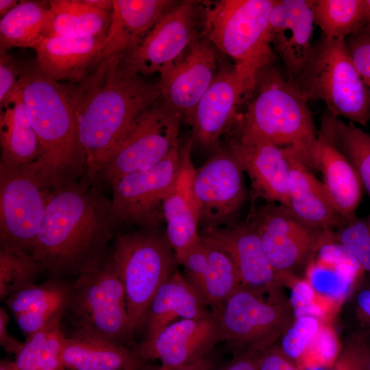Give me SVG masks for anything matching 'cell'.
I'll return each instance as SVG.
<instances>
[{
    "mask_svg": "<svg viewBox=\"0 0 370 370\" xmlns=\"http://www.w3.org/2000/svg\"><path fill=\"white\" fill-rule=\"evenodd\" d=\"M116 227L103 188L72 180L50 190L30 254L55 277L78 276L107 257Z\"/></svg>",
    "mask_w": 370,
    "mask_h": 370,
    "instance_id": "6da1fadb",
    "label": "cell"
},
{
    "mask_svg": "<svg viewBox=\"0 0 370 370\" xmlns=\"http://www.w3.org/2000/svg\"><path fill=\"white\" fill-rule=\"evenodd\" d=\"M123 57H97L83 79L69 86L86 178L91 184L131 123L160 97L158 84L125 68Z\"/></svg>",
    "mask_w": 370,
    "mask_h": 370,
    "instance_id": "7a4b0ae2",
    "label": "cell"
},
{
    "mask_svg": "<svg viewBox=\"0 0 370 370\" xmlns=\"http://www.w3.org/2000/svg\"><path fill=\"white\" fill-rule=\"evenodd\" d=\"M17 83L40 147L38 159L29 166L49 190L86 177L69 86L47 76L36 62L23 65Z\"/></svg>",
    "mask_w": 370,
    "mask_h": 370,
    "instance_id": "3957f363",
    "label": "cell"
},
{
    "mask_svg": "<svg viewBox=\"0 0 370 370\" xmlns=\"http://www.w3.org/2000/svg\"><path fill=\"white\" fill-rule=\"evenodd\" d=\"M254 90L245 112L236 120L275 145L292 149L312 169L317 132L308 101L297 86L271 64L258 73Z\"/></svg>",
    "mask_w": 370,
    "mask_h": 370,
    "instance_id": "277c9868",
    "label": "cell"
},
{
    "mask_svg": "<svg viewBox=\"0 0 370 370\" xmlns=\"http://www.w3.org/2000/svg\"><path fill=\"white\" fill-rule=\"evenodd\" d=\"M275 0H220L202 11V37L234 61L252 92L258 73L272 64L269 16Z\"/></svg>",
    "mask_w": 370,
    "mask_h": 370,
    "instance_id": "5b68a950",
    "label": "cell"
},
{
    "mask_svg": "<svg viewBox=\"0 0 370 370\" xmlns=\"http://www.w3.org/2000/svg\"><path fill=\"white\" fill-rule=\"evenodd\" d=\"M210 312L234 356L277 344L295 319L284 285L260 289L241 285Z\"/></svg>",
    "mask_w": 370,
    "mask_h": 370,
    "instance_id": "8992f818",
    "label": "cell"
},
{
    "mask_svg": "<svg viewBox=\"0 0 370 370\" xmlns=\"http://www.w3.org/2000/svg\"><path fill=\"white\" fill-rule=\"evenodd\" d=\"M295 83L307 101H323L328 112L365 127L370 99L349 55L345 39L321 36Z\"/></svg>",
    "mask_w": 370,
    "mask_h": 370,
    "instance_id": "52a82bcc",
    "label": "cell"
},
{
    "mask_svg": "<svg viewBox=\"0 0 370 370\" xmlns=\"http://www.w3.org/2000/svg\"><path fill=\"white\" fill-rule=\"evenodd\" d=\"M110 257L125 288L131 338L144 325L153 297L175 273L177 262L166 236L150 231L117 234Z\"/></svg>",
    "mask_w": 370,
    "mask_h": 370,
    "instance_id": "ba28073f",
    "label": "cell"
},
{
    "mask_svg": "<svg viewBox=\"0 0 370 370\" xmlns=\"http://www.w3.org/2000/svg\"><path fill=\"white\" fill-rule=\"evenodd\" d=\"M66 308L76 328L118 343L130 338L125 288L109 254L77 276Z\"/></svg>",
    "mask_w": 370,
    "mask_h": 370,
    "instance_id": "9c48e42d",
    "label": "cell"
},
{
    "mask_svg": "<svg viewBox=\"0 0 370 370\" xmlns=\"http://www.w3.org/2000/svg\"><path fill=\"white\" fill-rule=\"evenodd\" d=\"M182 117L156 103L131 123L92 184L105 188L128 174L154 166L180 145Z\"/></svg>",
    "mask_w": 370,
    "mask_h": 370,
    "instance_id": "30bf717a",
    "label": "cell"
},
{
    "mask_svg": "<svg viewBox=\"0 0 370 370\" xmlns=\"http://www.w3.org/2000/svg\"><path fill=\"white\" fill-rule=\"evenodd\" d=\"M246 223L257 232L268 261L284 285L297 271L306 269L320 245L332 234L308 227L274 203L253 209Z\"/></svg>",
    "mask_w": 370,
    "mask_h": 370,
    "instance_id": "8fae6325",
    "label": "cell"
},
{
    "mask_svg": "<svg viewBox=\"0 0 370 370\" xmlns=\"http://www.w3.org/2000/svg\"><path fill=\"white\" fill-rule=\"evenodd\" d=\"M49 193L29 166L0 164L1 247L31 253Z\"/></svg>",
    "mask_w": 370,
    "mask_h": 370,
    "instance_id": "7c38bea8",
    "label": "cell"
},
{
    "mask_svg": "<svg viewBox=\"0 0 370 370\" xmlns=\"http://www.w3.org/2000/svg\"><path fill=\"white\" fill-rule=\"evenodd\" d=\"M180 166V145L149 169L125 175L112 185L113 217L119 225L154 228L164 221L163 203L174 187Z\"/></svg>",
    "mask_w": 370,
    "mask_h": 370,
    "instance_id": "4fadbf2b",
    "label": "cell"
},
{
    "mask_svg": "<svg viewBox=\"0 0 370 370\" xmlns=\"http://www.w3.org/2000/svg\"><path fill=\"white\" fill-rule=\"evenodd\" d=\"M244 173L228 146L214 150L195 170L193 196L199 224L203 228L233 224L246 197Z\"/></svg>",
    "mask_w": 370,
    "mask_h": 370,
    "instance_id": "5bb4252c",
    "label": "cell"
},
{
    "mask_svg": "<svg viewBox=\"0 0 370 370\" xmlns=\"http://www.w3.org/2000/svg\"><path fill=\"white\" fill-rule=\"evenodd\" d=\"M197 3H177L156 22L143 40L123 58L137 75L160 74L177 62L199 38Z\"/></svg>",
    "mask_w": 370,
    "mask_h": 370,
    "instance_id": "9a60e30c",
    "label": "cell"
},
{
    "mask_svg": "<svg viewBox=\"0 0 370 370\" xmlns=\"http://www.w3.org/2000/svg\"><path fill=\"white\" fill-rule=\"evenodd\" d=\"M228 147L248 175L254 199L288 205V161L284 148L244 128L236 120L229 131Z\"/></svg>",
    "mask_w": 370,
    "mask_h": 370,
    "instance_id": "2e32d148",
    "label": "cell"
},
{
    "mask_svg": "<svg viewBox=\"0 0 370 370\" xmlns=\"http://www.w3.org/2000/svg\"><path fill=\"white\" fill-rule=\"evenodd\" d=\"M214 46L199 38L174 64L160 74L162 103L187 121L217 73Z\"/></svg>",
    "mask_w": 370,
    "mask_h": 370,
    "instance_id": "e0dca14e",
    "label": "cell"
},
{
    "mask_svg": "<svg viewBox=\"0 0 370 370\" xmlns=\"http://www.w3.org/2000/svg\"><path fill=\"white\" fill-rule=\"evenodd\" d=\"M221 341H224L223 336L211 314L201 319L175 321L134 350L145 362L159 360L162 367L176 369L204 358Z\"/></svg>",
    "mask_w": 370,
    "mask_h": 370,
    "instance_id": "ac0fdd59",
    "label": "cell"
},
{
    "mask_svg": "<svg viewBox=\"0 0 370 370\" xmlns=\"http://www.w3.org/2000/svg\"><path fill=\"white\" fill-rule=\"evenodd\" d=\"M251 92L234 66L219 69L188 121L193 141L214 150L219 149L221 137L229 132L236 121L242 97Z\"/></svg>",
    "mask_w": 370,
    "mask_h": 370,
    "instance_id": "d6986e66",
    "label": "cell"
},
{
    "mask_svg": "<svg viewBox=\"0 0 370 370\" xmlns=\"http://www.w3.org/2000/svg\"><path fill=\"white\" fill-rule=\"evenodd\" d=\"M199 237L231 258L242 286L258 289L284 286L268 261L257 232L248 223L203 228Z\"/></svg>",
    "mask_w": 370,
    "mask_h": 370,
    "instance_id": "ffe728a7",
    "label": "cell"
},
{
    "mask_svg": "<svg viewBox=\"0 0 370 370\" xmlns=\"http://www.w3.org/2000/svg\"><path fill=\"white\" fill-rule=\"evenodd\" d=\"M312 1L275 0L269 16L271 43L294 76L303 71L313 49Z\"/></svg>",
    "mask_w": 370,
    "mask_h": 370,
    "instance_id": "44dd1931",
    "label": "cell"
},
{
    "mask_svg": "<svg viewBox=\"0 0 370 370\" xmlns=\"http://www.w3.org/2000/svg\"><path fill=\"white\" fill-rule=\"evenodd\" d=\"M288 161V211L301 223L318 232H334L343 218L332 204L322 182L291 149Z\"/></svg>",
    "mask_w": 370,
    "mask_h": 370,
    "instance_id": "7402d4cb",
    "label": "cell"
},
{
    "mask_svg": "<svg viewBox=\"0 0 370 370\" xmlns=\"http://www.w3.org/2000/svg\"><path fill=\"white\" fill-rule=\"evenodd\" d=\"M110 24L97 57L125 56L177 3L169 0H112Z\"/></svg>",
    "mask_w": 370,
    "mask_h": 370,
    "instance_id": "603a6c76",
    "label": "cell"
},
{
    "mask_svg": "<svg viewBox=\"0 0 370 370\" xmlns=\"http://www.w3.org/2000/svg\"><path fill=\"white\" fill-rule=\"evenodd\" d=\"M106 36H43L32 48L36 53V62L57 82L78 83L97 57Z\"/></svg>",
    "mask_w": 370,
    "mask_h": 370,
    "instance_id": "cb8c5ba5",
    "label": "cell"
},
{
    "mask_svg": "<svg viewBox=\"0 0 370 370\" xmlns=\"http://www.w3.org/2000/svg\"><path fill=\"white\" fill-rule=\"evenodd\" d=\"M60 356L66 370H144L134 350L82 329L64 337Z\"/></svg>",
    "mask_w": 370,
    "mask_h": 370,
    "instance_id": "d4e9b609",
    "label": "cell"
},
{
    "mask_svg": "<svg viewBox=\"0 0 370 370\" xmlns=\"http://www.w3.org/2000/svg\"><path fill=\"white\" fill-rule=\"evenodd\" d=\"M363 271L356 258L341 244L323 243L306 269V280L316 296L332 303L343 302Z\"/></svg>",
    "mask_w": 370,
    "mask_h": 370,
    "instance_id": "484cf974",
    "label": "cell"
},
{
    "mask_svg": "<svg viewBox=\"0 0 370 370\" xmlns=\"http://www.w3.org/2000/svg\"><path fill=\"white\" fill-rule=\"evenodd\" d=\"M312 169L321 172L322 183L338 213L345 219L356 215L365 190L360 177L344 155L319 131Z\"/></svg>",
    "mask_w": 370,
    "mask_h": 370,
    "instance_id": "4316f807",
    "label": "cell"
},
{
    "mask_svg": "<svg viewBox=\"0 0 370 370\" xmlns=\"http://www.w3.org/2000/svg\"><path fill=\"white\" fill-rule=\"evenodd\" d=\"M197 289L177 270L162 284L153 297L146 318L143 342L152 340L177 319H201L211 314Z\"/></svg>",
    "mask_w": 370,
    "mask_h": 370,
    "instance_id": "83f0119b",
    "label": "cell"
},
{
    "mask_svg": "<svg viewBox=\"0 0 370 370\" xmlns=\"http://www.w3.org/2000/svg\"><path fill=\"white\" fill-rule=\"evenodd\" d=\"M0 107V164L19 168L33 164L39 156V143L18 83Z\"/></svg>",
    "mask_w": 370,
    "mask_h": 370,
    "instance_id": "f1b7e54d",
    "label": "cell"
},
{
    "mask_svg": "<svg viewBox=\"0 0 370 370\" xmlns=\"http://www.w3.org/2000/svg\"><path fill=\"white\" fill-rule=\"evenodd\" d=\"M71 285L51 280L22 289L6 301L8 308L17 316L22 332L30 336L45 327L50 321L63 314L67 307Z\"/></svg>",
    "mask_w": 370,
    "mask_h": 370,
    "instance_id": "f546056e",
    "label": "cell"
},
{
    "mask_svg": "<svg viewBox=\"0 0 370 370\" xmlns=\"http://www.w3.org/2000/svg\"><path fill=\"white\" fill-rule=\"evenodd\" d=\"M49 10L44 36H105L112 17V11L95 7L90 0H50Z\"/></svg>",
    "mask_w": 370,
    "mask_h": 370,
    "instance_id": "4dcf8cb0",
    "label": "cell"
},
{
    "mask_svg": "<svg viewBox=\"0 0 370 370\" xmlns=\"http://www.w3.org/2000/svg\"><path fill=\"white\" fill-rule=\"evenodd\" d=\"M166 238L177 262L200 241L198 217L188 184L177 177L163 203Z\"/></svg>",
    "mask_w": 370,
    "mask_h": 370,
    "instance_id": "1f68e13d",
    "label": "cell"
},
{
    "mask_svg": "<svg viewBox=\"0 0 370 370\" xmlns=\"http://www.w3.org/2000/svg\"><path fill=\"white\" fill-rule=\"evenodd\" d=\"M49 1H20L0 20V49L33 48L45 35Z\"/></svg>",
    "mask_w": 370,
    "mask_h": 370,
    "instance_id": "d6a6232c",
    "label": "cell"
},
{
    "mask_svg": "<svg viewBox=\"0 0 370 370\" xmlns=\"http://www.w3.org/2000/svg\"><path fill=\"white\" fill-rule=\"evenodd\" d=\"M319 132L352 164L370 196V134L355 123H345L329 112L323 115Z\"/></svg>",
    "mask_w": 370,
    "mask_h": 370,
    "instance_id": "836d02e7",
    "label": "cell"
},
{
    "mask_svg": "<svg viewBox=\"0 0 370 370\" xmlns=\"http://www.w3.org/2000/svg\"><path fill=\"white\" fill-rule=\"evenodd\" d=\"M314 24L327 38H343L361 30L365 25L364 0L312 1Z\"/></svg>",
    "mask_w": 370,
    "mask_h": 370,
    "instance_id": "e575fe53",
    "label": "cell"
},
{
    "mask_svg": "<svg viewBox=\"0 0 370 370\" xmlns=\"http://www.w3.org/2000/svg\"><path fill=\"white\" fill-rule=\"evenodd\" d=\"M206 245L208 253V264L195 288L206 304L212 308L221 304L241 284L231 258L225 252Z\"/></svg>",
    "mask_w": 370,
    "mask_h": 370,
    "instance_id": "d590c367",
    "label": "cell"
},
{
    "mask_svg": "<svg viewBox=\"0 0 370 370\" xmlns=\"http://www.w3.org/2000/svg\"><path fill=\"white\" fill-rule=\"evenodd\" d=\"M41 270L29 252L1 247V299H8L14 293L34 285L36 276Z\"/></svg>",
    "mask_w": 370,
    "mask_h": 370,
    "instance_id": "8d00e7d4",
    "label": "cell"
},
{
    "mask_svg": "<svg viewBox=\"0 0 370 370\" xmlns=\"http://www.w3.org/2000/svg\"><path fill=\"white\" fill-rule=\"evenodd\" d=\"M332 236L356 258L363 271L370 273V214L345 219Z\"/></svg>",
    "mask_w": 370,
    "mask_h": 370,
    "instance_id": "74e56055",
    "label": "cell"
},
{
    "mask_svg": "<svg viewBox=\"0 0 370 370\" xmlns=\"http://www.w3.org/2000/svg\"><path fill=\"white\" fill-rule=\"evenodd\" d=\"M319 320L309 316L295 318L277 343L280 350L298 365L321 327Z\"/></svg>",
    "mask_w": 370,
    "mask_h": 370,
    "instance_id": "f35d334b",
    "label": "cell"
},
{
    "mask_svg": "<svg viewBox=\"0 0 370 370\" xmlns=\"http://www.w3.org/2000/svg\"><path fill=\"white\" fill-rule=\"evenodd\" d=\"M341 351L333 330L328 327L321 325L308 345L299 366L302 369L333 367Z\"/></svg>",
    "mask_w": 370,
    "mask_h": 370,
    "instance_id": "ab89813d",
    "label": "cell"
},
{
    "mask_svg": "<svg viewBox=\"0 0 370 370\" xmlns=\"http://www.w3.org/2000/svg\"><path fill=\"white\" fill-rule=\"evenodd\" d=\"M63 314H58L38 332L28 337L14 361L16 370H37L45 343L53 330L60 324Z\"/></svg>",
    "mask_w": 370,
    "mask_h": 370,
    "instance_id": "60d3db41",
    "label": "cell"
},
{
    "mask_svg": "<svg viewBox=\"0 0 370 370\" xmlns=\"http://www.w3.org/2000/svg\"><path fill=\"white\" fill-rule=\"evenodd\" d=\"M291 284L289 301L294 318L309 316L319 319L324 314L323 308L316 302V294L306 280L296 277L290 278L286 284Z\"/></svg>",
    "mask_w": 370,
    "mask_h": 370,
    "instance_id": "b9f144b4",
    "label": "cell"
},
{
    "mask_svg": "<svg viewBox=\"0 0 370 370\" xmlns=\"http://www.w3.org/2000/svg\"><path fill=\"white\" fill-rule=\"evenodd\" d=\"M345 42L370 99V33L361 29L347 37Z\"/></svg>",
    "mask_w": 370,
    "mask_h": 370,
    "instance_id": "7bdbcfd3",
    "label": "cell"
},
{
    "mask_svg": "<svg viewBox=\"0 0 370 370\" xmlns=\"http://www.w3.org/2000/svg\"><path fill=\"white\" fill-rule=\"evenodd\" d=\"M342 306L352 310L361 323L370 325V273L358 278Z\"/></svg>",
    "mask_w": 370,
    "mask_h": 370,
    "instance_id": "ee69618b",
    "label": "cell"
},
{
    "mask_svg": "<svg viewBox=\"0 0 370 370\" xmlns=\"http://www.w3.org/2000/svg\"><path fill=\"white\" fill-rule=\"evenodd\" d=\"M8 51L0 49V105L13 92L23 68Z\"/></svg>",
    "mask_w": 370,
    "mask_h": 370,
    "instance_id": "f6af8a7d",
    "label": "cell"
},
{
    "mask_svg": "<svg viewBox=\"0 0 370 370\" xmlns=\"http://www.w3.org/2000/svg\"><path fill=\"white\" fill-rule=\"evenodd\" d=\"M64 337L60 324L53 330L45 343L37 370H66L60 356Z\"/></svg>",
    "mask_w": 370,
    "mask_h": 370,
    "instance_id": "bcb514c9",
    "label": "cell"
},
{
    "mask_svg": "<svg viewBox=\"0 0 370 370\" xmlns=\"http://www.w3.org/2000/svg\"><path fill=\"white\" fill-rule=\"evenodd\" d=\"M258 370H303L288 358L275 344L262 352L259 358Z\"/></svg>",
    "mask_w": 370,
    "mask_h": 370,
    "instance_id": "7dc6e473",
    "label": "cell"
},
{
    "mask_svg": "<svg viewBox=\"0 0 370 370\" xmlns=\"http://www.w3.org/2000/svg\"><path fill=\"white\" fill-rule=\"evenodd\" d=\"M332 370H365L364 352L360 341L342 349Z\"/></svg>",
    "mask_w": 370,
    "mask_h": 370,
    "instance_id": "c3c4849f",
    "label": "cell"
},
{
    "mask_svg": "<svg viewBox=\"0 0 370 370\" xmlns=\"http://www.w3.org/2000/svg\"><path fill=\"white\" fill-rule=\"evenodd\" d=\"M8 314L3 307L0 308V344L9 354H16L21 349L24 343L13 337L8 331Z\"/></svg>",
    "mask_w": 370,
    "mask_h": 370,
    "instance_id": "681fc988",
    "label": "cell"
},
{
    "mask_svg": "<svg viewBox=\"0 0 370 370\" xmlns=\"http://www.w3.org/2000/svg\"><path fill=\"white\" fill-rule=\"evenodd\" d=\"M261 352H245L234 355L232 360L219 370H258Z\"/></svg>",
    "mask_w": 370,
    "mask_h": 370,
    "instance_id": "f907efd6",
    "label": "cell"
},
{
    "mask_svg": "<svg viewBox=\"0 0 370 370\" xmlns=\"http://www.w3.org/2000/svg\"><path fill=\"white\" fill-rule=\"evenodd\" d=\"M217 356L210 353L200 360L186 367L176 369H168L162 366L157 368L147 367L144 370H217Z\"/></svg>",
    "mask_w": 370,
    "mask_h": 370,
    "instance_id": "816d5d0a",
    "label": "cell"
},
{
    "mask_svg": "<svg viewBox=\"0 0 370 370\" xmlns=\"http://www.w3.org/2000/svg\"><path fill=\"white\" fill-rule=\"evenodd\" d=\"M360 340L365 358V369L370 370V331Z\"/></svg>",
    "mask_w": 370,
    "mask_h": 370,
    "instance_id": "f5cc1de1",
    "label": "cell"
},
{
    "mask_svg": "<svg viewBox=\"0 0 370 370\" xmlns=\"http://www.w3.org/2000/svg\"><path fill=\"white\" fill-rule=\"evenodd\" d=\"M20 1L17 0H0V16L2 18L12 11Z\"/></svg>",
    "mask_w": 370,
    "mask_h": 370,
    "instance_id": "db71d44e",
    "label": "cell"
},
{
    "mask_svg": "<svg viewBox=\"0 0 370 370\" xmlns=\"http://www.w3.org/2000/svg\"><path fill=\"white\" fill-rule=\"evenodd\" d=\"M365 25L362 29L370 33V0H364Z\"/></svg>",
    "mask_w": 370,
    "mask_h": 370,
    "instance_id": "11a10c76",
    "label": "cell"
},
{
    "mask_svg": "<svg viewBox=\"0 0 370 370\" xmlns=\"http://www.w3.org/2000/svg\"><path fill=\"white\" fill-rule=\"evenodd\" d=\"M0 370H16L14 361L10 360H1L0 362Z\"/></svg>",
    "mask_w": 370,
    "mask_h": 370,
    "instance_id": "9f6ffc18",
    "label": "cell"
}]
</instances>
